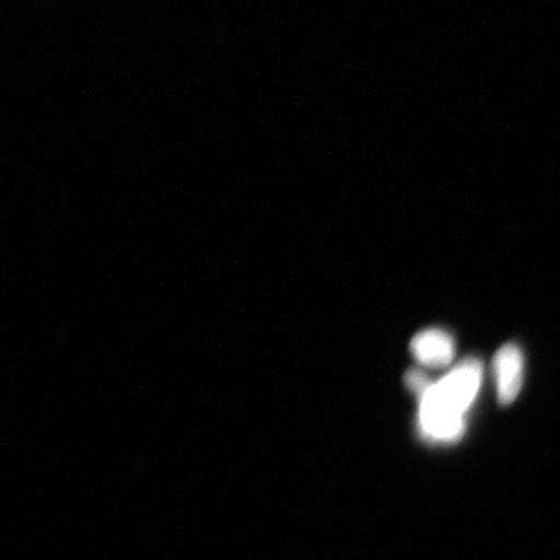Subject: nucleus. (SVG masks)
<instances>
[{
  "mask_svg": "<svg viewBox=\"0 0 560 560\" xmlns=\"http://www.w3.org/2000/svg\"><path fill=\"white\" fill-rule=\"evenodd\" d=\"M481 374L480 361H463L420 397L419 423L427 438L441 442L458 440L467 411L480 389Z\"/></svg>",
  "mask_w": 560,
  "mask_h": 560,
  "instance_id": "1",
  "label": "nucleus"
},
{
  "mask_svg": "<svg viewBox=\"0 0 560 560\" xmlns=\"http://www.w3.org/2000/svg\"><path fill=\"white\" fill-rule=\"evenodd\" d=\"M499 399L503 405H510L517 399L523 385V355L522 350L514 342L503 346L497 352L493 361Z\"/></svg>",
  "mask_w": 560,
  "mask_h": 560,
  "instance_id": "2",
  "label": "nucleus"
},
{
  "mask_svg": "<svg viewBox=\"0 0 560 560\" xmlns=\"http://www.w3.org/2000/svg\"><path fill=\"white\" fill-rule=\"evenodd\" d=\"M411 352L423 366L444 368L455 357V342L445 330L427 329L412 338Z\"/></svg>",
  "mask_w": 560,
  "mask_h": 560,
  "instance_id": "3",
  "label": "nucleus"
},
{
  "mask_svg": "<svg viewBox=\"0 0 560 560\" xmlns=\"http://www.w3.org/2000/svg\"><path fill=\"white\" fill-rule=\"evenodd\" d=\"M405 381H407L408 388H410L419 399L427 393V390H429L430 386L433 385L427 375H423L422 372L418 371L408 372Z\"/></svg>",
  "mask_w": 560,
  "mask_h": 560,
  "instance_id": "4",
  "label": "nucleus"
}]
</instances>
